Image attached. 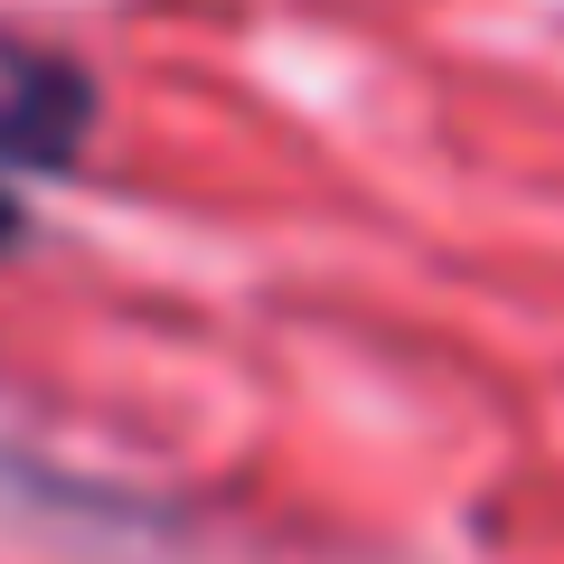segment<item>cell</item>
Instances as JSON below:
<instances>
[{"label":"cell","mask_w":564,"mask_h":564,"mask_svg":"<svg viewBox=\"0 0 564 564\" xmlns=\"http://www.w3.org/2000/svg\"><path fill=\"white\" fill-rule=\"evenodd\" d=\"M95 132V85L57 47L0 39V161L10 170H66Z\"/></svg>","instance_id":"1"},{"label":"cell","mask_w":564,"mask_h":564,"mask_svg":"<svg viewBox=\"0 0 564 564\" xmlns=\"http://www.w3.org/2000/svg\"><path fill=\"white\" fill-rule=\"evenodd\" d=\"M20 236V198H10V188H0V245Z\"/></svg>","instance_id":"2"}]
</instances>
